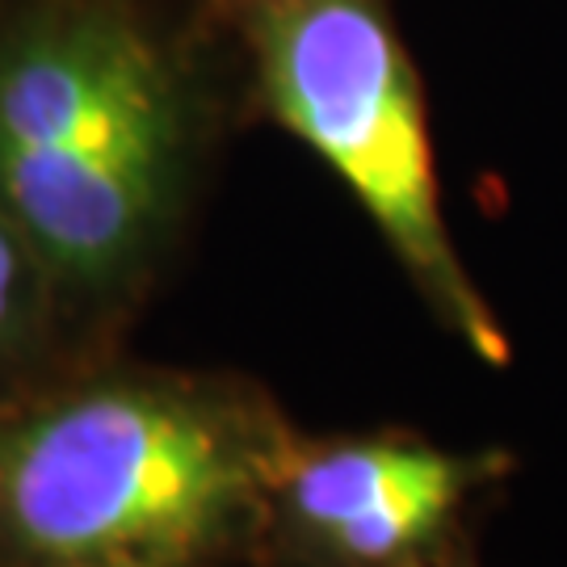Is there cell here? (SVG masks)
<instances>
[{
	"label": "cell",
	"instance_id": "cell-1",
	"mask_svg": "<svg viewBox=\"0 0 567 567\" xmlns=\"http://www.w3.org/2000/svg\"><path fill=\"white\" fill-rule=\"evenodd\" d=\"M274 471L206 395L84 386L0 433V529L47 564L182 567L240 529Z\"/></svg>",
	"mask_w": 567,
	"mask_h": 567
},
{
	"label": "cell",
	"instance_id": "cell-2",
	"mask_svg": "<svg viewBox=\"0 0 567 567\" xmlns=\"http://www.w3.org/2000/svg\"><path fill=\"white\" fill-rule=\"evenodd\" d=\"M177 93L156 47L110 13H60L0 47V206L68 278H110L161 219Z\"/></svg>",
	"mask_w": 567,
	"mask_h": 567
},
{
	"label": "cell",
	"instance_id": "cell-3",
	"mask_svg": "<svg viewBox=\"0 0 567 567\" xmlns=\"http://www.w3.org/2000/svg\"><path fill=\"white\" fill-rule=\"evenodd\" d=\"M252 42L286 131L362 203L442 320L484 362H508L442 219L425 105L379 0H261Z\"/></svg>",
	"mask_w": 567,
	"mask_h": 567
},
{
	"label": "cell",
	"instance_id": "cell-4",
	"mask_svg": "<svg viewBox=\"0 0 567 567\" xmlns=\"http://www.w3.org/2000/svg\"><path fill=\"white\" fill-rule=\"evenodd\" d=\"M496 475V458L429 442H337L278 463L274 484L307 543L341 564L391 567L437 543L471 492Z\"/></svg>",
	"mask_w": 567,
	"mask_h": 567
},
{
	"label": "cell",
	"instance_id": "cell-5",
	"mask_svg": "<svg viewBox=\"0 0 567 567\" xmlns=\"http://www.w3.org/2000/svg\"><path fill=\"white\" fill-rule=\"evenodd\" d=\"M25 252H30V244L21 240L18 224L0 206V349L9 344V337L21 324V307H25Z\"/></svg>",
	"mask_w": 567,
	"mask_h": 567
},
{
	"label": "cell",
	"instance_id": "cell-6",
	"mask_svg": "<svg viewBox=\"0 0 567 567\" xmlns=\"http://www.w3.org/2000/svg\"><path fill=\"white\" fill-rule=\"evenodd\" d=\"M51 567H102V564H51Z\"/></svg>",
	"mask_w": 567,
	"mask_h": 567
}]
</instances>
